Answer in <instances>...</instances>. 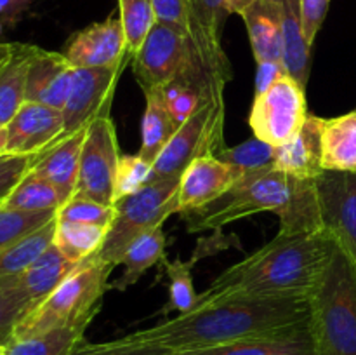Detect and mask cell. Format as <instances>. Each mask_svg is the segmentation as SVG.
<instances>
[{
    "label": "cell",
    "instance_id": "1",
    "mask_svg": "<svg viewBox=\"0 0 356 355\" xmlns=\"http://www.w3.org/2000/svg\"><path fill=\"white\" fill-rule=\"evenodd\" d=\"M308 319L309 294L233 298L198 303L190 312L124 338L136 343L159 345L177 354L264 336Z\"/></svg>",
    "mask_w": 356,
    "mask_h": 355
},
{
    "label": "cell",
    "instance_id": "2",
    "mask_svg": "<svg viewBox=\"0 0 356 355\" xmlns=\"http://www.w3.org/2000/svg\"><path fill=\"white\" fill-rule=\"evenodd\" d=\"M334 247L336 242L325 232H278L266 246L221 271L198 294V303L233 298L308 296Z\"/></svg>",
    "mask_w": 356,
    "mask_h": 355
},
{
    "label": "cell",
    "instance_id": "3",
    "mask_svg": "<svg viewBox=\"0 0 356 355\" xmlns=\"http://www.w3.org/2000/svg\"><path fill=\"white\" fill-rule=\"evenodd\" d=\"M259 212L280 219V233H320L316 178H298L273 169L242 174L228 191L211 204L183 214L188 232L219 230Z\"/></svg>",
    "mask_w": 356,
    "mask_h": 355
},
{
    "label": "cell",
    "instance_id": "4",
    "mask_svg": "<svg viewBox=\"0 0 356 355\" xmlns=\"http://www.w3.org/2000/svg\"><path fill=\"white\" fill-rule=\"evenodd\" d=\"M315 355H356V265L336 244L309 292Z\"/></svg>",
    "mask_w": 356,
    "mask_h": 355
},
{
    "label": "cell",
    "instance_id": "5",
    "mask_svg": "<svg viewBox=\"0 0 356 355\" xmlns=\"http://www.w3.org/2000/svg\"><path fill=\"white\" fill-rule=\"evenodd\" d=\"M111 265L87 260L80 263L54 291L31 306L14 331V341L75 327L86 331L101 310L104 294L111 289Z\"/></svg>",
    "mask_w": 356,
    "mask_h": 355
},
{
    "label": "cell",
    "instance_id": "6",
    "mask_svg": "<svg viewBox=\"0 0 356 355\" xmlns=\"http://www.w3.org/2000/svg\"><path fill=\"white\" fill-rule=\"evenodd\" d=\"M181 176L153 181L136 194L115 202L113 223L106 233L103 247L90 260L117 267L127 247L138 237L162 226L172 214H177V190Z\"/></svg>",
    "mask_w": 356,
    "mask_h": 355
},
{
    "label": "cell",
    "instance_id": "7",
    "mask_svg": "<svg viewBox=\"0 0 356 355\" xmlns=\"http://www.w3.org/2000/svg\"><path fill=\"white\" fill-rule=\"evenodd\" d=\"M225 2L184 0L193 70L209 101H225V87L233 77L232 65L221 44L222 26L229 16Z\"/></svg>",
    "mask_w": 356,
    "mask_h": 355
},
{
    "label": "cell",
    "instance_id": "8",
    "mask_svg": "<svg viewBox=\"0 0 356 355\" xmlns=\"http://www.w3.org/2000/svg\"><path fill=\"white\" fill-rule=\"evenodd\" d=\"M225 101L205 100L202 106L181 125L153 164L155 181L176 178L195 159L218 155L225 145Z\"/></svg>",
    "mask_w": 356,
    "mask_h": 355
},
{
    "label": "cell",
    "instance_id": "9",
    "mask_svg": "<svg viewBox=\"0 0 356 355\" xmlns=\"http://www.w3.org/2000/svg\"><path fill=\"white\" fill-rule=\"evenodd\" d=\"M132 70L143 93L163 89L179 77H191L200 86L188 35L159 21L132 58Z\"/></svg>",
    "mask_w": 356,
    "mask_h": 355
},
{
    "label": "cell",
    "instance_id": "10",
    "mask_svg": "<svg viewBox=\"0 0 356 355\" xmlns=\"http://www.w3.org/2000/svg\"><path fill=\"white\" fill-rule=\"evenodd\" d=\"M308 115L306 89L285 73L270 89L254 96L249 125L256 138L277 148L301 131Z\"/></svg>",
    "mask_w": 356,
    "mask_h": 355
},
{
    "label": "cell",
    "instance_id": "11",
    "mask_svg": "<svg viewBox=\"0 0 356 355\" xmlns=\"http://www.w3.org/2000/svg\"><path fill=\"white\" fill-rule=\"evenodd\" d=\"M111 115H103L87 125L80 155L79 180L73 197H86L101 204H115L120 152Z\"/></svg>",
    "mask_w": 356,
    "mask_h": 355
},
{
    "label": "cell",
    "instance_id": "12",
    "mask_svg": "<svg viewBox=\"0 0 356 355\" xmlns=\"http://www.w3.org/2000/svg\"><path fill=\"white\" fill-rule=\"evenodd\" d=\"M316 194L322 230L356 265V173L322 171Z\"/></svg>",
    "mask_w": 356,
    "mask_h": 355
},
{
    "label": "cell",
    "instance_id": "13",
    "mask_svg": "<svg viewBox=\"0 0 356 355\" xmlns=\"http://www.w3.org/2000/svg\"><path fill=\"white\" fill-rule=\"evenodd\" d=\"M124 70L125 66L75 68L72 87L61 110L65 120V131L61 138L86 129L97 117L111 115L113 94Z\"/></svg>",
    "mask_w": 356,
    "mask_h": 355
},
{
    "label": "cell",
    "instance_id": "14",
    "mask_svg": "<svg viewBox=\"0 0 356 355\" xmlns=\"http://www.w3.org/2000/svg\"><path fill=\"white\" fill-rule=\"evenodd\" d=\"M63 54L75 68H120L132 61L117 16H108L104 21L75 31L66 42Z\"/></svg>",
    "mask_w": 356,
    "mask_h": 355
},
{
    "label": "cell",
    "instance_id": "15",
    "mask_svg": "<svg viewBox=\"0 0 356 355\" xmlns=\"http://www.w3.org/2000/svg\"><path fill=\"white\" fill-rule=\"evenodd\" d=\"M6 127L7 153L38 155L61 138L65 120L61 110L26 101Z\"/></svg>",
    "mask_w": 356,
    "mask_h": 355
},
{
    "label": "cell",
    "instance_id": "16",
    "mask_svg": "<svg viewBox=\"0 0 356 355\" xmlns=\"http://www.w3.org/2000/svg\"><path fill=\"white\" fill-rule=\"evenodd\" d=\"M240 174L218 155L195 159L184 169L177 190V214L197 211L221 197L235 184Z\"/></svg>",
    "mask_w": 356,
    "mask_h": 355
},
{
    "label": "cell",
    "instance_id": "17",
    "mask_svg": "<svg viewBox=\"0 0 356 355\" xmlns=\"http://www.w3.org/2000/svg\"><path fill=\"white\" fill-rule=\"evenodd\" d=\"M174 355H315L309 319L264 336L247 338L211 348L177 352Z\"/></svg>",
    "mask_w": 356,
    "mask_h": 355
},
{
    "label": "cell",
    "instance_id": "18",
    "mask_svg": "<svg viewBox=\"0 0 356 355\" xmlns=\"http://www.w3.org/2000/svg\"><path fill=\"white\" fill-rule=\"evenodd\" d=\"M75 66L63 52L37 47L26 80V101L63 110L73 82Z\"/></svg>",
    "mask_w": 356,
    "mask_h": 355
},
{
    "label": "cell",
    "instance_id": "19",
    "mask_svg": "<svg viewBox=\"0 0 356 355\" xmlns=\"http://www.w3.org/2000/svg\"><path fill=\"white\" fill-rule=\"evenodd\" d=\"M86 132L87 127L59 138L54 145L35 155L31 164L30 171L49 181L59 191L63 202H68L75 194Z\"/></svg>",
    "mask_w": 356,
    "mask_h": 355
},
{
    "label": "cell",
    "instance_id": "20",
    "mask_svg": "<svg viewBox=\"0 0 356 355\" xmlns=\"http://www.w3.org/2000/svg\"><path fill=\"white\" fill-rule=\"evenodd\" d=\"M323 118L308 115L301 131L285 145L275 148L273 169L298 178H318L322 173Z\"/></svg>",
    "mask_w": 356,
    "mask_h": 355
},
{
    "label": "cell",
    "instance_id": "21",
    "mask_svg": "<svg viewBox=\"0 0 356 355\" xmlns=\"http://www.w3.org/2000/svg\"><path fill=\"white\" fill-rule=\"evenodd\" d=\"M242 17L256 63H282L284 24L280 0H254Z\"/></svg>",
    "mask_w": 356,
    "mask_h": 355
},
{
    "label": "cell",
    "instance_id": "22",
    "mask_svg": "<svg viewBox=\"0 0 356 355\" xmlns=\"http://www.w3.org/2000/svg\"><path fill=\"white\" fill-rule=\"evenodd\" d=\"M79 265L70 261L61 251L51 244L30 267L16 277L0 278L2 289H16L33 301L40 303L45 296L51 294Z\"/></svg>",
    "mask_w": 356,
    "mask_h": 355
},
{
    "label": "cell",
    "instance_id": "23",
    "mask_svg": "<svg viewBox=\"0 0 356 355\" xmlns=\"http://www.w3.org/2000/svg\"><path fill=\"white\" fill-rule=\"evenodd\" d=\"M37 45L13 42V51L0 65V125H7L26 103V80Z\"/></svg>",
    "mask_w": 356,
    "mask_h": 355
},
{
    "label": "cell",
    "instance_id": "24",
    "mask_svg": "<svg viewBox=\"0 0 356 355\" xmlns=\"http://www.w3.org/2000/svg\"><path fill=\"white\" fill-rule=\"evenodd\" d=\"M284 24V56L282 65L287 75L306 89L312 72V45L306 40L299 0H280Z\"/></svg>",
    "mask_w": 356,
    "mask_h": 355
},
{
    "label": "cell",
    "instance_id": "25",
    "mask_svg": "<svg viewBox=\"0 0 356 355\" xmlns=\"http://www.w3.org/2000/svg\"><path fill=\"white\" fill-rule=\"evenodd\" d=\"M322 167L323 171L356 173V110L323 118Z\"/></svg>",
    "mask_w": 356,
    "mask_h": 355
},
{
    "label": "cell",
    "instance_id": "26",
    "mask_svg": "<svg viewBox=\"0 0 356 355\" xmlns=\"http://www.w3.org/2000/svg\"><path fill=\"white\" fill-rule=\"evenodd\" d=\"M145 97L146 108L141 125L143 141L138 155L145 159L146 162L155 164V160L159 159L167 143L176 134L179 125H177V122L174 120L169 108H167L162 89L145 93Z\"/></svg>",
    "mask_w": 356,
    "mask_h": 355
},
{
    "label": "cell",
    "instance_id": "27",
    "mask_svg": "<svg viewBox=\"0 0 356 355\" xmlns=\"http://www.w3.org/2000/svg\"><path fill=\"white\" fill-rule=\"evenodd\" d=\"M165 246L167 240L163 225L156 226V228L138 237L127 247L124 256L120 258V265H124V274L111 284V289L127 291L131 285H134L145 275L146 270H149L156 263H162L165 260Z\"/></svg>",
    "mask_w": 356,
    "mask_h": 355
},
{
    "label": "cell",
    "instance_id": "28",
    "mask_svg": "<svg viewBox=\"0 0 356 355\" xmlns=\"http://www.w3.org/2000/svg\"><path fill=\"white\" fill-rule=\"evenodd\" d=\"M110 228L96 225H87L79 221H65L56 218L54 244L65 258L75 265L83 263L96 256L97 251L103 247L104 239Z\"/></svg>",
    "mask_w": 356,
    "mask_h": 355
},
{
    "label": "cell",
    "instance_id": "29",
    "mask_svg": "<svg viewBox=\"0 0 356 355\" xmlns=\"http://www.w3.org/2000/svg\"><path fill=\"white\" fill-rule=\"evenodd\" d=\"M31 169V167H30ZM65 204L59 191L49 181L28 171L23 180L3 198L2 207L13 211H58Z\"/></svg>",
    "mask_w": 356,
    "mask_h": 355
},
{
    "label": "cell",
    "instance_id": "30",
    "mask_svg": "<svg viewBox=\"0 0 356 355\" xmlns=\"http://www.w3.org/2000/svg\"><path fill=\"white\" fill-rule=\"evenodd\" d=\"M54 232L56 218L30 235L14 242L13 246L0 251V278L16 277L21 271L26 270L51 246L54 240Z\"/></svg>",
    "mask_w": 356,
    "mask_h": 355
},
{
    "label": "cell",
    "instance_id": "31",
    "mask_svg": "<svg viewBox=\"0 0 356 355\" xmlns=\"http://www.w3.org/2000/svg\"><path fill=\"white\" fill-rule=\"evenodd\" d=\"M83 340L86 331L63 327L26 340L13 341L7 347V355H68Z\"/></svg>",
    "mask_w": 356,
    "mask_h": 355
},
{
    "label": "cell",
    "instance_id": "32",
    "mask_svg": "<svg viewBox=\"0 0 356 355\" xmlns=\"http://www.w3.org/2000/svg\"><path fill=\"white\" fill-rule=\"evenodd\" d=\"M118 17L124 28L127 54L134 58L156 23L152 0H118Z\"/></svg>",
    "mask_w": 356,
    "mask_h": 355
},
{
    "label": "cell",
    "instance_id": "33",
    "mask_svg": "<svg viewBox=\"0 0 356 355\" xmlns=\"http://www.w3.org/2000/svg\"><path fill=\"white\" fill-rule=\"evenodd\" d=\"M165 274L169 277V303L162 313H169L172 310L179 313H186L193 310L198 303V294L195 291L193 278H191V268H193L195 260L183 261L179 256L174 261H162Z\"/></svg>",
    "mask_w": 356,
    "mask_h": 355
},
{
    "label": "cell",
    "instance_id": "34",
    "mask_svg": "<svg viewBox=\"0 0 356 355\" xmlns=\"http://www.w3.org/2000/svg\"><path fill=\"white\" fill-rule=\"evenodd\" d=\"M218 157L242 176V174L254 173V171L273 167L275 146L268 145L254 136L236 146H222L218 152Z\"/></svg>",
    "mask_w": 356,
    "mask_h": 355
},
{
    "label": "cell",
    "instance_id": "35",
    "mask_svg": "<svg viewBox=\"0 0 356 355\" xmlns=\"http://www.w3.org/2000/svg\"><path fill=\"white\" fill-rule=\"evenodd\" d=\"M56 214L58 211H13L0 205V251L47 225Z\"/></svg>",
    "mask_w": 356,
    "mask_h": 355
},
{
    "label": "cell",
    "instance_id": "36",
    "mask_svg": "<svg viewBox=\"0 0 356 355\" xmlns=\"http://www.w3.org/2000/svg\"><path fill=\"white\" fill-rule=\"evenodd\" d=\"M167 108L177 125H183L205 101L202 87L191 77H179L162 89Z\"/></svg>",
    "mask_w": 356,
    "mask_h": 355
},
{
    "label": "cell",
    "instance_id": "37",
    "mask_svg": "<svg viewBox=\"0 0 356 355\" xmlns=\"http://www.w3.org/2000/svg\"><path fill=\"white\" fill-rule=\"evenodd\" d=\"M155 181L153 164L146 162L139 155H122L118 164L117 183H115V202L127 195L136 194L141 188Z\"/></svg>",
    "mask_w": 356,
    "mask_h": 355
},
{
    "label": "cell",
    "instance_id": "38",
    "mask_svg": "<svg viewBox=\"0 0 356 355\" xmlns=\"http://www.w3.org/2000/svg\"><path fill=\"white\" fill-rule=\"evenodd\" d=\"M115 214H117L115 205L101 204V202L86 197H72L58 209L56 218L65 219V221H79L110 228Z\"/></svg>",
    "mask_w": 356,
    "mask_h": 355
},
{
    "label": "cell",
    "instance_id": "39",
    "mask_svg": "<svg viewBox=\"0 0 356 355\" xmlns=\"http://www.w3.org/2000/svg\"><path fill=\"white\" fill-rule=\"evenodd\" d=\"M33 301L16 289L0 287V347H9L14 341V331Z\"/></svg>",
    "mask_w": 356,
    "mask_h": 355
},
{
    "label": "cell",
    "instance_id": "40",
    "mask_svg": "<svg viewBox=\"0 0 356 355\" xmlns=\"http://www.w3.org/2000/svg\"><path fill=\"white\" fill-rule=\"evenodd\" d=\"M68 355H174V352L159 345L136 343L122 336L106 343H89L83 340Z\"/></svg>",
    "mask_w": 356,
    "mask_h": 355
},
{
    "label": "cell",
    "instance_id": "41",
    "mask_svg": "<svg viewBox=\"0 0 356 355\" xmlns=\"http://www.w3.org/2000/svg\"><path fill=\"white\" fill-rule=\"evenodd\" d=\"M33 159L35 155H13V153L0 157V204L30 171Z\"/></svg>",
    "mask_w": 356,
    "mask_h": 355
},
{
    "label": "cell",
    "instance_id": "42",
    "mask_svg": "<svg viewBox=\"0 0 356 355\" xmlns=\"http://www.w3.org/2000/svg\"><path fill=\"white\" fill-rule=\"evenodd\" d=\"M299 3H301L302 30H305L308 44L313 45L327 17L330 0H299Z\"/></svg>",
    "mask_w": 356,
    "mask_h": 355
},
{
    "label": "cell",
    "instance_id": "43",
    "mask_svg": "<svg viewBox=\"0 0 356 355\" xmlns=\"http://www.w3.org/2000/svg\"><path fill=\"white\" fill-rule=\"evenodd\" d=\"M152 3L159 23L169 24V26L176 28V30L188 35L184 0H152Z\"/></svg>",
    "mask_w": 356,
    "mask_h": 355
},
{
    "label": "cell",
    "instance_id": "44",
    "mask_svg": "<svg viewBox=\"0 0 356 355\" xmlns=\"http://www.w3.org/2000/svg\"><path fill=\"white\" fill-rule=\"evenodd\" d=\"M282 75H285L282 63H257L256 94H263L264 90L270 89Z\"/></svg>",
    "mask_w": 356,
    "mask_h": 355
},
{
    "label": "cell",
    "instance_id": "45",
    "mask_svg": "<svg viewBox=\"0 0 356 355\" xmlns=\"http://www.w3.org/2000/svg\"><path fill=\"white\" fill-rule=\"evenodd\" d=\"M31 2L33 0H0V21L7 24L16 23Z\"/></svg>",
    "mask_w": 356,
    "mask_h": 355
},
{
    "label": "cell",
    "instance_id": "46",
    "mask_svg": "<svg viewBox=\"0 0 356 355\" xmlns=\"http://www.w3.org/2000/svg\"><path fill=\"white\" fill-rule=\"evenodd\" d=\"M252 2L254 0H226L225 6L228 14H238V16H242L243 10H245Z\"/></svg>",
    "mask_w": 356,
    "mask_h": 355
},
{
    "label": "cell",
    "instance_id": "47",
    "mask_svg": "<svg viewBox=\"0 0 356 355\" xmlns=\"http://www.w3.org/2000/svg\"><path fill=\"white\" fill-rule=\"evenodd\" d=\"M7 155V127L0 125V157Z\"/></svg>",
    "mask_w": 356,
    "mask_h": 355
},
{
    "label": "cell",
    "instance_id": "48",
    "mask_svg": "<svg viewBox=\"0 0 356 355\" xmlns=\"http://www.w3.org/2000/svg\"><path fill=\"white\" fill-rule=\"evenodd\" d=\"M10 51H13V44H9V42H0V65L6 61Z\"/></svg>",
    "mask_w": 356,
    "mask_h": 355
},
{
    "label": "cell",
    "instance_id": "49",
    "mask_svg": "<svg viewBox=\"0 0 356 355\" xmlns=\"http://www.w3.org/2000/svg\"><path fill=\"white\" fill-rule=\"evenodd\" d=\"M0 355H7V348L6 347H0Z\"/></svg>",
    "mask_w": 356,
    "mask_h": 355
},
{
    "label": "cell",
    "instance_id": "50",
    "mask_svg": "<svg viewBox=\"0 0 356 355\" xmlns=\"http://www.w3.org/2000/svg\"><path fill=\"white\" fill-rule=\"evenodd\" d=\"M0 205H2V204H0Z\"/></svg>",
    "mask_w": 356,
    "mask_h": 355
}]
</instances>
